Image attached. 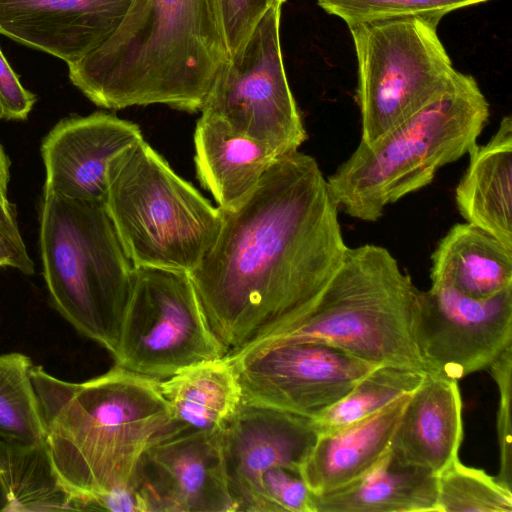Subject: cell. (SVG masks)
<instances>
[{"label":"cell","instance_id":"cell-1","mask_svg":"<svg viewBox=\"0 0 512 512\" xmlns=\"http://www.w3.org/2000/svg\"><path fill=\"white\" fill-rule=\"evenodd\" d=\"M338 211L316 159L300 151L278 157L239 206L220 210L218 234L190 277L228 357L313 307L348 248Z\"/></svg>","mask_w":512,"mask_h":512},{"label":"cell","instance_id":"cell-2","mask_svg":"<svg viewBox=\"0 0 512 512\" xmlns=\"http://www.w3.org/2000/svg\"><path fill=\"white\" fill-rule=\"evenodd\" d=\"M31 379L53 466L86 510L97 496L131 486L149 447L189 428L173 418L158 379L117 364L83 382L33 365Z\"/></svg>","mask_w":512,"mask_h":512},{"label":"cell","instance_id":"cell-3","mask_svg":"<svg viewBox=\"0 0 512 512\" xmlns=\"http://www.w3.org/2000/svg\"><path fill=\"white\" fill-rule=\"evenodd\" d=\"M228 59L208 0H132L115 32L68 69L99 107L194 113Z\"/></svg>","mask_w":512,"mask_h":512},{"label":"cell","instance_id":"cell-4","mask_svg":"<svg viewBox=\"0 0 512 512\" xmlns=\"http://www.w3.org/2000/svg\"><path fill=\"white\" fill-rule=\"evenodd\" d=\"M490 115L476 80L457 72L435 101L377 141L359 142L327 178L339 210L374 222L385 208L429 185L477 144Z\"/></svg>","mask_w":512,"mask_h":512},{"label":"cell","instance_id":"cell-5","mask_svg":"<svg viewBox=\"0 0 512 512\" xmlns=\"http://www.w3.org/2000/svg\"><path fill=\"white\" fill-rule=\"evenodd\" d=\"M418 293L387 248L376 244L348 247L338 271L304 317L238 354L287 342L315 341L375 366L426 372L414 339Z\"/></svg>","mask_w":512,"mask_h":512},{"label":"cell","instance_id":"cell-6","mask_svg":"<svg viewBox=\"0 0 512 512\" xmlns=\"http://www.w3.org/2000/svg\"><path fill=\"white\" fill-rule=\"evenodd\" d=\"M39 242L54 308L76 331L114 356L135 267L104 200L43 193Z\"/></svg>","mask_w":512,"mask_h":512},{"label":"cell","instance_id":"cell-7","mask_svg":"<svg viewBox=\"0 0 512 512\" xmlns=\"http://www.w3.org/2000/svg\"><path fill=\"white\" fill-rule=\"evenodd\" d=\"M104 204L135 268L191 273L214 242L218 207L141 138L114 156Z\"/></svg>","mask_w":512,"mask_h":512},{"label":"cell","instance_id":"cell-8","mask_svg":"<svg viewBox=\"0 0 512 512\" xmlns=\"http://www.w3.org/2000/svg\"><path fill=\"white\" fill-rule=\"evenodd\" d=\"M357 65L361 140L371 144L435 101L457 70L437 35L419 18L347 25Z\"/></svg>","mask_w":512,"mask_h":512},{"label":"cell","instance_id":"cell-9","mask_svg":"<svg viewBox=\"0 0 512 512\" xmlns=\"http://www.w3.org/2000/svg\"><path fill=\"white\" fill-rule=\"evenodd\" d=\"M226 355L189 273L135 268L113 356L117 365L160 380Z\"/></svg>","mask_w":512,"mask_h":512},{"label":"cell","instance_id":"cell-10","mask_svg":"<svg viewBox=\"0 0 512 512\" xmlns=\"http://www.w3.org/2000/svg\"><path fill=\"white\" fill-rule=\"evenodd\" d=\"M281 7L272 6L218 70L200 109L278 156L298 151L307 140L282 58Z\"/></svg>","mask_w":512,"mask_h":512},{"label":"cell","instance_id":"cell-11","mask_svg":"<svg viewBox=\"0 0 512 512\" xmlns=\"http://www.w3.org/2000/svg\"><path fill=\"white\" fill-rule=\"evenodd\" d=\"M242 401L314 419L342 399L374 367L343 349L287 342L229 357Z\"/></svg>","mask_w":512,"mask_h":512},{"label":"cell","instance_id":"cell-12","mask_svg":"<svg viewBox=\"0 0 512 512\" xmlns=\"http://www.w3.org/2000/svg\"><path fill=\"white\" fill-rule=\"evenodd\" d=\"M414 339L429 375L459 381L488 368L512 344V287L486 299L419 290Z\"/></svg>","mask_w":512,"mask_h":512},{"label":"cell","instance_id":"cell-13","mask_svg":"<svg viewBox=\"0 0 512 512\" xmlns=\"http://www.w3.org/2000/svg\"><path fill=\"white\" fill-rule=\"evenodd\" d=\"M145 512H234L222 430L186 428L149 447L135 475Z\"/></svg>","mask_w":512,"mask_h":512},{"label":"cell","instance_id":"cell-14","mask_svg":"<svg viewBox=\"0 0 512 512\" xmlns=\"http://www.w3.org/2000/svg\"><path fill=\"white\" fill-rule=\"evenodd\" d=\"M318 437L313 419L242 401L222 430L225 471L236 511L272 512L262 475L272 467L299 471Z\"/></svg>","mask_w":512,"mask_h":512},{"label":"cell","instance_id":"cell-15","mask_svg":"<svg viewBox=\"0 0 512 512\" xmlns=\"http://www.w3.org/2000/svg\"><path fill=\"white\" fill-rule=\"evenodd\" d=\"M141 138L136 123L101 111L61 119L41 145L43 193L104 200L110 160Z\"/></svg>","mask_w":512,"mask_h":512},{"label":"cell","instance_id":"cell-16","mask_svg":"<svg viewBox=\"0 0 512 512\" xmlns=\"http://www.w3.org/2000/svg\"><path fill=\"white\" fill-rule=\"evenodd\" d=\"M132 0H0V34L73 65L102 45Z\"/></svg>","mask_w":512,"mask_h":512},{"label":"cell","instance_id":"cell-17","mask_svg":"<svg viewBox=\"0 0 512 512\" xmlns=\"http://www.w3.org/2000/svg\"><path fill=\"white\" fill-rule=\"evenodd\" d=\"M463 439L458 381L426 375L411 394L389 450L403 465L439 475L458 459Z\"/></svg>","mask_w":512,"mask_h":512},{"label":"cell","instance_id":"cell-18","mask_svg":"<svg viewBox=\"0 0 512 512\" xmlns=\"http://www.w3.org/2000/svg\"><path fill=\"white\" fill-rule=\"evenodd\" d=\"M411 394L342 429L318 434L299 470L310 492L321 495L333 491L372 469L389 450Z\"/></svg>","mask_w":512,"mask_h":512},{"label":"cell","instance_id":"cell-19","mask_svg":"<svg viewBox=\"0 0 512 512\" xmlns=\"http://www.w3.org/2000/svg\"><path fill=\"white\" fill-rule=\"evenodd\" d=\"M194 163L200 185L220 210L239 206L280 156L218 119L201 114L194 136Z\"/></svg>","mask_w":512,"mask_h":512},{"label":"cell","instance_id":"cell-20","mask_svg":"<svg viewBox=\"0 0 512 512\" xmlns=\"http://www.w3.org/2000/svg\"><path fill=\"white\" fill-rule=\"evenodd\" d=\"M455 189L461 216L512 250V118L505 116L491 139L468 153Z\"/></svg>","mask_w":512,"mask_h":512},{"label":"cell","instance_id":"cell-21","mask_svg":"<svg viewBox=\"0 0 512 512\" xmlns=\"http://www.w3.org/2000/svg\"><path fill=\"white\" fill-rule=\"evenodd\" d=\"M431 286L474 299L512 287V250L470 223H456L431 255Z\"/></svg>","mask_w":512,"mask_h":512},{"label":"cell","instance_id":"cell-22","mask_svg":"<svg viewBox=\"0 0 512 512\" xmlns=\"http://www.w3.org/2000/svg\"><path fill=\"white\" fill-rule=\"evenodd\" d=\"M437 482V475L401 464L388 450L358 479L312 494L313 512H438Z\"/></svg>","mask_w":512,"mask_h":512},{"label":"cell","instance_id":"cell-23","mask_svg":"<svg viewBox=\"0 0 512 512\" xmlns=\"http://www.w3.org/2000/svg\"><path fill=\"white\" fill-rule=\"evenodd\" d=\"M159 388L175 421L196 430H223L242 402L237 370L227 355L159 380Z\"/></svg>","mask_w":512,"mask_h":512},{"label":"cell","instance_id":"cell-24","mask_svg":"<svg viewBox=\"0 0 512 512\" xmlns=\"http://www.w3.org/2000/svg\"><path fill=\"white\" fill-rule=\"evenodd\" d=\"M0 511H84L83 501L59 478L45 441L0 440Z\"/></svg>","mask_w":512,"mask_h":512},{"label":"cell","instance_id":"cell-25","mask_svg":"<svg viewBox=\"0 0 512 512\" xmlns=\"http://www.w3.org/2000/svg\"><path fill=\"white\" fill-rule=\"evenodd\" d=\"M426 375L422 370L404 366L374 367L342 399L313 419L318 434L342 429L413 393Z\"/></svg>","mask_w":512,"mask_h":512},{"label":"cell","instance_id":"cell-26","mask_svg":"<svg viewBox=\"0 0 512 512\" xmlns=\"http://www.w3.org/2000/svg\"><path fill=\"white\" fill-rule=\"evenodd\" d=\"M34 364L25 354L0 355V440L31 445L45 441L31 379Z\"/></svg>","mask_w":512,"mask_h":512},{"label":"cell","instance_id":"cell-27","mask_svg":"<svg viewBox=\"0 0 512 512\" xmlns=\"http://www.w3.org/2000/svg\"><path fill=\"white\" fill-rule=\"evenodd\" d=\"M438 512H512V490L459 459L438 475Z\"/></svg>","mask_w":512,"mask_h":512},{"label":"cell","instance_id":"cell-28","mask_svg":"<svg viewBox=\"0 0 512 512\" xmlns=\"http://www.w3.org/2000/svg\"><path fill=\"white\" fill-rule=\"evenodd\" d=\"M487 0H317L347 25L396 18H419L437 26L449 12Z\"/></svg>","mask_w":512,"mask_h":512},{"label":"cell","instance_id":"cell-29","mask_svg":"<svg viewBox=\"0 0 512 512\" xmlns=\"http://www.w3.org/2000/svg\"><path fill=\"white\" fill-rule=\"evenodd\" d=\"M286 0H208L228 57L248 41L264 14Z\"/></svg>","mask_w":512,"mask_h":512},{"label":"cell","instance_id":"cell-30","mask_svg":"<svg viewBox=\"0 0 512 512\" xmlns=\"http://www.w3.org/2000/svg\"><path fill=\"white\" fill-rule=\"evenodd\" d=\"M488 368L499 390L497 432L500 450V469L495 478L501 485L512 490V344L507 346Z\"/></svg>","mask_w":512,"mask_h":512},{"label":"cell","instance_id":"cell-31","mask_svg":"<svg viewBox=\"0 0 512 512\" xmlns=\"http://www.w3.org/2000/svg\"><path fill=\"white\" fill-rule=\"evenodd\" d=\"M262 488L272 512H313L312 493L299 471L269 468L262 475Z\"/></svg>","mask_w":512,"mask_h":512},{"label":"cell","instance_id":"cell-32","mask_svg":"<svg viewBox=\"0 0 512 512\" xmlns=\"http://www.w3.org/2000/svg\"><path fill=\"white\" fill-rule=\"evenodd\" d=\"M36 96L24 88L0 49V119L25 120Z\"/></svg>","mask_w":512,"mask_h":512},{"label":"cell","instance_id":"cell-33","mask_svg":"<svg viewBox=\"0 0 512 512\" xmlns=\"http://www.w3.org/2000/svg\"><path fill=\"white\" fill-rule=\"evenodd\" d=\"M89 510L145 512L135 481L129 487L115 489L97 496L90 501Z\"/></svg>","mask_w":512,"mask_h":512},{"label":"cell","instance_id":"cell-34","mask_svg":"<svg viewBox=\"0 0 512 512\" xmlns=\"http://www.w3.org/2000/svg\"><path fill=\"white\" fill-rule=\"evenodd\" d=\"M0 267H10L25 275L34 273V263L24 241L13 238L0 227Z\"/></svg>","mask_w":512,"mask_h":512},{"label":"cell","instance_id":"cell-35","mask_svg":"<svg viewBox=\"0 0 512 512\" xmlns=\"http://www.w3.org/2000/svg\"><path fill=\"white\" fill-rule=\"evenodd\" d=\"M10 179V161L0 143V194L8 197V183Z\"/></svg>","mask_w":512,"mask_h":512}]
</instances>
